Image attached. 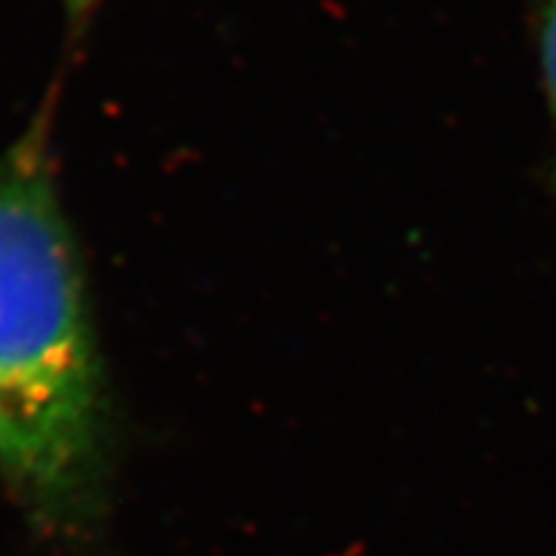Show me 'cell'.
<instances>
[{"mask_svg": "<svg viewBox=\"0 0 556 556\" xmlns=\"http://www.w3.org/2000/svg\"><path fill=\"white\" fill-rule=\"evenodd\" d=\"M0 477L80 531L105 485V406L72 236L37 134L0 156Z\"/></svg>", "mask_w": 556, "mask_h": 556, "instance_id": "6da1fadb", "label": "cell"}, {"mask_svg": "<svg viewBox=\"0 0 556 556\" xmlns=\"http://www.w3.org/2000/svg\"><path fill=\"white\" fill-rule=\"evenodd\" d=\"M542 68L556 100V0H545V15H542Z\"/></svg>", "mask_w": 556, "mask_h": 556, "instance_id": "7a4b0ae2", "label": "cell"}, {"mask_svg": "<svg viewBox=\"0 0 556 556\" xmlns=\"http://www.w3.org/2000/svg\"><path fill=\"white\" fill-rule=\"evenodd\" d=\"M63 3H66V9L72 15H83V12H88V9L94 7L97 0H63Z\"/></svg>", "mask_w": 556, "mask_h": 556, "instance_id": "3957f363", "label": "cell"}]
</instances>
